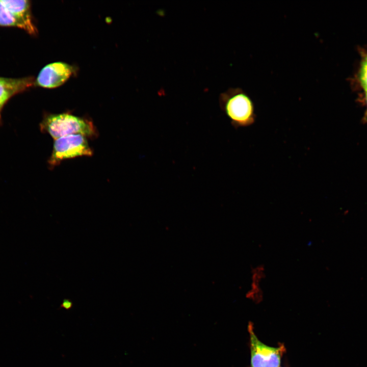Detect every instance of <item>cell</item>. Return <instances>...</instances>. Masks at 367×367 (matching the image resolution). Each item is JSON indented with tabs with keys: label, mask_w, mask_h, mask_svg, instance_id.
Returning <instances> with one entry per match:
<instances>
[{
	"label": "cell",
	"mask_w": 367,
	"mask_h": 367,
	"mask_svg": "<svg viewBox=\"0 0 367 367\" xmlns=\"http://www.w3.org/2000/svg\"><path fill=\"white\" fill-rule=\"evenodd\" d=\"M219 100L221 110L234 128L249 126L255 122L254 103L242 88H229L220 94Z\"/></svg>",
	"instance_id": "1"
},
{
	"label": "cell",
	"mask_w": 367,
	"mask_h": 367,
	"mask_svg": "<svg viewBox=\"0 0 367 367\" xmlns=\"http://www.w3.org/2000/svg\"><path fill=\"white\" fill-rule=\"evenodd\" d=\"M40 127L42 131L48 133L55 140L74 134L89 137H94L97 135L92 122L68 113L47 115Z\"/></svg>",
	"instance_id": "2"
},
{
	"label": "cell",
	"mask_w": 367,
	"mask_h": 367,
	"mask_svg": "<svg viewBox=\"0 0 367 367\" xmlns=\"http://www.w3.org/2000/svg\"><path fill=\"white\" fill-rule=\"evenodd\" d=\"M92 154L93 151L85 136L80 134L68 135L55 140L48 164L54 167L65 159Z\"/></svg>",
	"instance_id": "3"
},
{
	"label": "cell",
	"mask_w": 367,
	"mask_h": 367,
	"mask_svg": "<svg viewBox=\"0 0 367 367\" xmlns=\"http://www.w3.org/2000/svg\"><path fill=\"white\" fill-rule=\"evenodd\" d=\"M250 337L251 367H279L281 359L285 352L283 344L277 347L267 346L259 340L255 335L253 324L248 327Z\"/></svg>",
	"instance_id": "4"
},
{
	"label": "cell",
	"mask_w": 367,
	"mask_h": 367,
	"mask_svg": "<svg viewBox=\"0 0 367 367\" xmlns=\"http://www.w3.org/2000/svg\"><path fill=\"white\" fill-rule=\"evenodd\" d=\"M73 67L62 62H56L44 66L40 71L37 85L46 88H54L63 85L73 73Z\"/></svg>",
	"instance_id": "5"
},
{
	"label": "cell",
	"mask_w": 367,
	"mask_h": 367,
	"mask_svg": "<svg viewBox=\"0 0 367 367\" xmlns=\"http://www.w3.org/2000/svg\"><path fill=\"white\" fill-rule=\"evenodd\" d=\"M7 9L21 23L23 29L31 34L36 33L32 22L30 4L26 0H1Z\"/></svg>",
	"instance_id": "6"
},
{
	"label": "cell",
	"mask_w": 367,
	"mask_h": 367,
	"mask_svg": "<svg viewBox=\"0 0 367 367\" xmlns=\"http://www.w3.org/2000/svg\"><path fill=\"white\" fill-rule=\"evenodd\" d=\"M32 83V79L28 77H0V110L8 99L14 94L23 91L31 86Z\"/></svg>",
	"instance_id": "7"
},
{
	"label": "cell",
	"mask_w": 367,
	"mask_h": 367,
	"mask_svg": "<svg viewBox=\"0 0 367 367\" xmlns=\"http://www.w3.org/2000/svg\"><path fill=\"white\" fill-rule=\"evenodd\" d=\"M266 277V269L263 265H258L252 268L251 282L246 293V297L254 302H258L263 298L261 283Z\"/></svg>",
	"instance_id": "8"
},
{
	"label": "cell",
	"mask_w": 367,
	"mask_h": 367,
	"mask_svg": "<svg viewBox=\"0 0 367 367\" xmlns=\"http://www.w3.org/2000/svg\"><path fill=\"white\" fill-rule=\"evenodd\" d=\"M0 26H13L23 29L21 23L7 9L1 0Z\"/></svg>",
	"instance_id": "9"
},
{
	"label": "cell",
	"mask_w": 367,
	"mask_h": 367,
	"mask_svg": "<svg viewBox=\"0 0 367 367\" xmlns=\"http://www.w3.org/2000/svg\"><path fill=\"white\" fill-rule=\"evenodd\" d=\"M359 80L361 86L367 92V54L363 58L360 64Z\"/></svg>",
	"instance_id": "10"
},
{
	"label": "cell",
	"mask_w": 367,
	"mask_h": 367,
	"mask_svg": "<svg viewBox=\"0 0 367 367\" xmlns=\"http://www.w3.org/2000/svg\"><path fill=\"white\" fill-rule=\"evenodd\" d=\"M365 102L366 109L363 118L364 121L367 122V92H365Z\"/></svg>",
	"instance_id": "11"
},
{
	"label": "cell",
	"mask_w": 367,
	"mask_h": 367,
	"mask_svg": "<svg viewBox=\"0 0 367 367\" xmlns=\"http://www.w3.org/2000/svg\"><path fill=\"white\" fill-rule=\"evenodd\" d=\"M70 302L69 301L65 300V301L64 302L63 305L66 307L67 306L69 307L70 306Z\"/></svg>",
	"instance_id": "12"
}]
</instances>
